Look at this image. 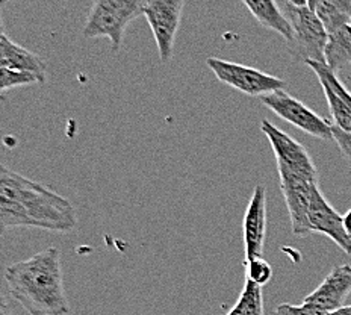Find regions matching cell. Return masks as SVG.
<instances>
[{"label": "cell", "instance_id": "cell-7", "mask_svg": "<svg viewBox=\"0 0 351 315\" xmlns=\"http://www.w3.org/2000/svg\"><path fill=\"white\" fill-rule=\"evenodd\" d=\"M185 0H149L143 16L147 20L155 36L159 58L162 62L171 61L176 35L180 27Z\"/></svg>", "mask_w": 351, "mask_h": 315}, {"label": "cell", "instance_id": "cell-11", "mask_svg": "<svg viewBox=\"0 0 351 315\" xmlns=\"http://www.w3.org/2000/svg\"><path fill=\"white\" fill-rule=\"evenodd\" d=\"M351 292V267L338 266L327 275L324 282L311 292L303 302L315 306L326 314H332L341 310L346 299Z\"/></svg>", "mask_w": 351, "mask_h": 315}, {"label": "cell", "instance_id": "cell-8", "mask_svg": "<svg viewBox=\"0 0 351 315\" xmlns=\"http://www.w3.org/2000/svg\"><path fill=\"white\" fill-rule=\"evenodd\" d=\"M261 130L267 135L274 150L277 170L317 172V167L303 144H300L294 138L285 134L283 130L276 128L268 120H262Z\"/></svg>", "mask_w": 351, "mask_h": 315}, {"label": "cell", "instance_id": "cell-18", "mask_svg": "<svg viewBox=\"0 0 351 315\" xmlns=\"http://www.w3.org/2000/svg\"><path fill=\"white\" fill-rule=\"evenodd\" d=\"M319 84H321V86H323V90H324L326 99L328 102V108H330V114L333 117L335 124L338 128H341L342 130L350 132V134H351V114L347 111L338 94H336L332 90L330 85H328L326 80H321L319 79Z\"/></svg>", "mask_w": 351, "mask_h": 315}, {"label": "cell", "instance_id": "cell-5", "mask_svg": "<svg viewBox=\"0 0 351 315\" xmlns=\"http://www.w3.org/2000/svg\"><path fill=\"white\" fill-rule=\"evenodd\" d=\"M206 64L219 82L235 88V90L252 97L261 99L267 94L285 90V86H287L283 79L253 67H247L243 64L218 60V58H208Z\"/></svg>", "mask_w": 351, "mask_h": 315}, {"label": "cell", "instance_id": "cell-29", "mask_svg": "<svg viewBox=\"0 0 351 315\" xmlns=\"http://www.w3.org/2000/svg\"><path fill=\"white\" fill-rule=\"evenodd\" d=\"M228 315H238V312H237L235 310H232V311H230Z\"/></svg>", "mask_w": 351, "mask_h": 315}, {"label": "cell", "instance_id": "cell-16", "mask_svg": "<svg viewBox=\"0 0 351 315\" xmlns=\"http://www.w3.org/2000/svg\"><path fill=\"white\" fill-rule=\"evenodd\" d=\"M233 310L238 312V315H263L262 287L247 279Z\"/></svg>", "mask_w": 351, "mask_h": 315}, {"label": "cell", "instance_id": "cell-15", "mask_svg": "<svg viewBox=\"0 0 351 315\" xmlns=\"http://www.w3.org/2000/svg\"><path fill=\"white\" fill-rule=\"evenodd\" d=\"M313 12L323 21L328 34L351 25V0H319Z\"/></svg>", "mask_w": 351, "mask_h": 315}, {"label": "cell", "instance_id": "cell-21", "mask_svg": "<svg viewBox=\"0 0 351 315\" xmlns=\"http://www.w3.org/2000/svg\"><path fill=\"white\" fill-rule=\"evenodd\" d=\"M274 315H328V314L317 310L315 306L303 302L302 305H298V306L289 305V303L279 305L276 307Z\"/></svg>", "mask_w": 351, "mask_h": 315}, {"label": "cell", "instance_id": "cell-4", "mask_svg": "<svg viewBox=\"0 0 351 315\" xmlns=\"http://www.w3.org/2000/svg\"><path fill=\"white\" fill-rule=\"evenodd\" d=\"M287 17L292 27V36L288 41L291 55L303 62L326 64L328 32L317 14L309 6H297L287 2Z\"/></svg>", "mask_w": 351, "mask_h": 315}, {"label": "cell", "instance_id": "cell-12", "mask_svg": "<svg viewBox=\"0 0 351 315\" xmlns=\"http://www.w3.org/2000/svg\"><path fill=\"white\" fill-rule=\"evenodd\" d=\"M0 67L19 73H31L46 82V64L41 58L11 41L6 35L0 38Z\"/></svg>", "mask_w": 351, "mask_h": 315}, {"label": "cell", "instance_id": "cell-30", "mask_svg": "<svg viewBox=\"0 0 351 315\" xmlns=\"http://www.w3.org/2000/svg\"><path fill=\"white\" fill-rule=\"evenodd\" d=\"M3 2H8V0H3Z\"/></svg>", "mask_w": 351, "mask_h": 315}, {"label": "cell", "instance_id": "cell-22", "mask_svg": "<svg viewBox=\"0 0 351 315\" xmlns=\"http://www.w3.org/2000/svg\"><path fill=\"white\" fill-rule=\"evenodd\" d=\"M332 134H333V140L336 141V144H338L343 158L347 159V163L351 167V134L350 132L342 130L341 128L336 126V124H332Z\"/></svg>", "mask_w": 351, "mask_h": 315}, {"label": "cell", "instance_id": "cell-6", "mask_svg": "<svg viewBox=\"0 0 351 315\" xmlns=\"http://www.w3.org/2000/svg\"><path fill=\"white\" fill-rule=\"evenodd\" d=\"M262 104L271 111L279 115L282 120L291 123L292 126L306 132L319 140H330L333 138L332 124L317 113H313L311 108L303 105L302 102L292 97L285 90H279L267 96L261 97Z\"/></svg>", "mask_w": 351, "mask_h": 315}, {"label": "cell", "instance_id": "cell-20", "mask_svg": "<svg viewBox=\"0 0 351 315\" xmlns=\"http://www.w3.org/2000/svg\"><path fill=\"white\" fill-rule=\"evenodd\" d=\"M247 266V279L254 282L259 287H265V285L273 279V267L263 259L256 258L253 261L245 262Z\"/></svg>", "mask_w": 351, "mask_h": 315}, {"label": "cell", "instance_id": "cell-26", "mask_svg": "<svg viewBox=\"0 0 351 315\" xmlns=\"http://www.w3.org/2000/svg\"><path fill=\"white\" fill-rule=\"evenodd\" d=\"M3 0H0V11H2V6H3ZM6 34H5V27H3V21H2V16H0V38H2V36H5Z\"/></svg>", "mask_w": 351, "mask_h": 315}, {"label": "cell", "instance_id": "cell-10", "mask_svg": "<svg viewBox=\"0 0 351 315\" xmlns=\"http://www.w3.org/2000/svg\"><path fill=\"white\" fill-rule=\"evenodd\" d=\"M267 231V191L265 187L258 185L248 203L244 217V244L245 262L262 258L263 243Z\"/></svg>", "mask_w": 351, "mask_h": 315}, {"label": "cell", "instance_id": "cell-13", "mask_svg": "<svg viewBox=\"0 0 351 315\" xmlns=\"http://www.w3.org/2000/svg\"><path fill=\"white\" fill-rule=\"evenodd\" d=\"M252 16L258 20V23L267 29L282 35L289 41L292 36V27L288 17L279 10L276 0H241Z\"/></svg>", "mask_w": 351, "mask_h": 315}, {"label": "cell", "instance_id": "cell-28", "mask_svg": "<svg viewBox=\"0 0 351 315\" xmlns=\"http://www.w3.org/2000/svg\"><path fill=\"white\" fill-rule=\"evenodd\" d=\"M287 2L297 5V6H306V0H287Z\"/></svg>", "mask_w": 351, "mask_h": 315}, {"label": "cell", "instance_id": "cell-19", "mask_svg": "<svg viewBox=\"0 0 351 315\" xmlns=\"http://www.w3.org/2000/svg\"><path fill=\"white\" fill-rule=\"evenodd\" d=\"M34 84H44V80H41L38 76L31 75V73H19L0 67V93Z\"/></svg>", "mask_w": 351, "mask_h": 315}, {"label": "cell", "instance_id": "cell-2", "mask_svg": "<svg viewBox=\"0 0 351 315\" xmlns=\"http://www.w3.org/2000/svg\"><path fill=\"white\" fill-rule=\"evenodd\" d=\"M5 281L11 296L29 315H69L65 296L61 252L50 247L32 258L5 268Z\"/></svg>", "mask_w": 351, "mask_h": 315}, {"label": "cell", "instance_id": "cell-9", "mask_svg": "<svg viewBox=\"0 0 351 315\" xmlns=\"http://www.w3.org/2000/svg\"><path fill=\"white\" fill-rule=\"evenodd\" d=\"M307 218H309L312 232L324 233L341 250L351 255V237L346 232V228H343L342 217L327 202L319 187H315L312 191Z\"/></svg>", "mask_w": 351, "mask_h": 315}, {"label": "cell", "instance_id": "cell-27", "mask_svg": "<svg viewBox=\"0 0 351 315\" xmlns=\"http://www.w3.org/2000/svg\"><path fill=\"white\" fill-rule=\"evenodd\" d=\"M319 0H306V6H309V8L313 11L315 10V6L318 5Z\"/></svg>", "mask_w": 351, "mask_h": 315}, {"label": "cell", "instance_id": "cell-23", "mask_svg": "<svg viewBox=\"0 0 351 315\" xmlns=\"http://www.w3.org/2000/svg\"><path fill=\"white\" fill-rule=\"evenodd\" d=\"M342 222H343V228H346V232L351 237V209L346 212V215L342 217Z\"/></svg>", "mask_w": 351, "mask_h": 315}, {"label": "cell", "instance_id": "cell-1", "mask_svg": "<svg viewBox=\"0 0 351 315\" xmlns=\"http://www.w3.org/2000/svg\"><path fill=\"white\" fill-rule=\"evenodd\" d=\"M76 224L69 199L0 164V235L14 228L69 233Z\"/></svg>", "mask_w": 351, "mask_h": 315}, {"label": "cell", "instance_id": "cell-17", "mask_svg": "<svg viewBox=\"0 0 351 315\" xmlns=\"http://www.w3.org/2000/svg\"><path fill=\"white\" fill-rule=\"evenodd\" d=\"M309 67L317 73L318 80H326V82L330 85L332 90L338 94L339 99L342 100L343 106H346L347 111L351 114V93L347 90L343 84L339 80V78L336 76V73L333 70H330L327 67L326 64H321V62H315V61H307L306 62Z\"/></svg>", "mask_w": 351, "mask_h": 315}, {"label": "cell", "instance_id": "cell-14", "mask_svg": "<svg viewBox=\"0 0 351 315\" xmlns=\"http://www.w3.org/2000/svg\"><path fill=\"white\" fill-rule=\"evenodd\" d=\"M351 64V25L328 34L326 46V65L335 73Z\"/></svg>", "mask_w": 351, "mask_h": 315}, {"label": "cell", "instance_id": "cell-24", "mask_svg": "<svg viewBox=\"0 0 351 315\" xmlns=\"http://www.w3.org/2000/svg\"><path fill=\"white\" fill-rule=\"evenodd\" d=\"M0 315H12L11 311H10V306L6 305L2 294H0Z\"/></svg>", "mask_w": 351, "mask_h": 315}, {"label": "cell", "instance_id": "cell-3", "mask_svg": "<svg viewBox=\"0 0 351 315\" xmlns=\"http://www.w3.org/2000/svg\"><path fill=\"white\" fill-rule=\"evenodd\" d=\"M149 0H94L88 14L84 36L85 38H108L114 50L123 44L124 32L132 20L143 16Z\"/></svg>", "mask_w": 351, "mask_h": 315}, {"label": "cell", "instance_id": "cell-25", "mask_svg": "<svg viewBox=\"0 0 351 315\" xmlns=\"http://www.w3.org/2000/svg\"><path fill=\"white\" fill-rule=\"evenodd\" d=\"M328 315H351V305H348V306H342L341 310L335 311V312L328 314Z\"/></svg>", "mask_w": 351, "mask_h": 315}]
</instances>
